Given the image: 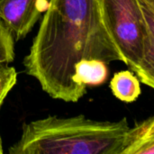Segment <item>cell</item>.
Wrapping results in <instances>:
<instances>
[{"label": "cell", "instance_id": "8fae6325", "mask_svg": "<svg viewBox=\"0 0 154 154\" xmlns=\"http://www.w3.org/2000/svg\"><path fill=\"white\" fill-rule=\"evenodd\" d=\"M139 1L143 5H145L146 6H148L154 13V0H139Z\"/></svg>", "mask_w": 154, "mask_h": 154}, {"label": "cell", "instance_id": "52a82bcc", "mask_svg": "<svg viewBox=\"0 0 154 154\" xmlns=\"http://www.w3.org/2000/svg\"><path fill=\"white\" fill-rule=\"evenodd\" d=\"M110 88L116 98L126 103L134 102L142 94L140 80L130 70L115 73L110 81Z\"/></svg>", "mask_w": 154, "mask_h": 154}, {"label": "cell", "instance_id": "7a4b0ae2", "mask_svg": "<svg viewBox=\"0 0 154 154\" xmlns=\"http://www.w3.org/2000/svg\"><path fill=\"white\" fill-rule=\"evenodd\" d=\"M126 117L96 121L83 115L49 116L23 125L10 154H120L129 129Z\"/></svg>", "mask_w": 154, "mask_h": 154}, {"label": "cell", "instance_id": "3957f363", "mask_svg": "<svg viewBox=\"0 0 154 154\" xmlns=\"http://www.w3.org/2000/svg\"><path fill=\"white\" fill-rule=\"evenodd\" d=\"M102 21L131 70L144 55L146 22L139 0H96Z\"/></svg>", "mask_w": 154, "mask_h": 154}, {"label": "cell", "instance_id": "30bf717a", "mask_svg": "<svg viewBox=\"0 0 154 154\" xmlns=\"http://www.w3.org/2000/svg\"><path fill=\"white\" fill-rule=\"evenodd\" d=\"M14 56V38L0 20V63H11Z\"/></svg>", "mask_w": 154, "mask_h": 154}, {"label": "cell", "instance_id": "5b68a950", "mask_svg": "<svg viewBox=\"0 0 154 154\" xmlns=\"http://www.w3.org/2000/svg\"><path fill=\"white\" fill-rule=\"evenodd\" d=\"M120 154H154V116L129 127Z\"/></svg>", "mask_w": 154, "mask_h": 154}, {"label": "cell", "instance_id": "9c48e42d", "mask_svg": "<svg viewBox=\"0 0 154 154\" xmlns=\"http://www.w3.org/2000/svg\"><path fill=\"white\" fill-rule=\"evenodd\" d=\"M16 80L17 72L15 68L9 66V63H0V108L9 92L15 86ZM3 152V141L0 134V154Z\"/></svg>", "mask_w": 154, "mask_h": 154}, {"label": "cell", "instance_id": "6da1fadb", "mask_svg": "<svg viewBox=\"0 0 154 154\" xmlns=\"http://www.w3.org/2000/svg\"><path fill=\"white\" fill-rule=\"evenodd\" d=\"M85 60L124 62L96 0H50L23 58L25 72L51 98L76 103L87 93L76 74L78 64Z\"/></svg>", "mask_w": 154, "mask_h": 154}, {"label": "cell", "instance_id": "277c9868", "mask_svg": "<svg viewBox=\"0 0 154 154\" xmlns=\"http://www.w3.org/2000/svg\"><path fill=\"white\" fill-rule=\"evenodd\" d=\"M50 0H0V20L15 41L23 39L46 12Z\"/></svg>", "mask_w": 154, "mask_h": 154}, {"label": "cell", "instance_id": "8992f818", "mask_svg": "<svg viewBox=\"0 0 154 154\" xmlns=\"http://www.w3.org/2000/svg\"><path fill=\"white\" fill-rule=\"evenodd\" d=\"M141 5L146 22L147 31L144 55L141 63L134 72L138 77L140 82L154 89V13L143 3H141Z\"/></svg>", "mask_w": 154, "mask_h": 154}, {"label": "cell", "instance_id": "ba28073f", "mask_svg": "<svg viewBox=\"0 0 154 154\" xmlns=\"http://www.w3.org/2000/svg\"><path fill=\"white\" fill-rule=\"evenodd\" d=\"M77 80L81 87L100 86L108 78L107 63L99 60H85L80 61L76 68Z\"/></svg>", "mask_w": 154, "mask_h": 154}]
</instances>
